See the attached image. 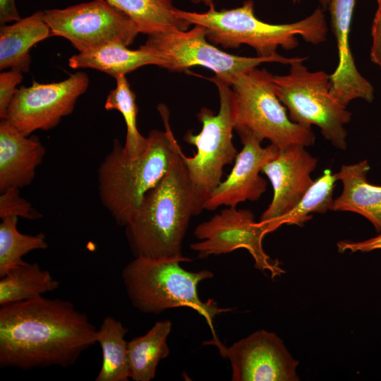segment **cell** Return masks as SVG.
I'll list each match as a JSON object with an SVG mask.
<instances>
[{"instance_id":"6da1fadb","label":"cell","mask_w":381,"mask_h":381,"mask_svg":"<svg viewBox=\"0 0 381 381\" xmlns=\"http://www.w3.org/2000/svg\"><path fill=\"white\" fill-rule=\"evenodd\" d=\"M97 338L96 327L68 301L41 296L0 308L1 368H67Z\"/></svg>"},{"instance_id":"7a4b0ae2","label":"cell","mask_w":381,"mask_h":381,"mask_svg":"<svg viewBox=\"0 0 381 381\" xmlns=\"http://www.w3.org/2000/svg\"><path fill=\"white\" fill-rule=\"evenodd\" d=\"M180 150L162 180L145 195L125 226L135 258L188 262L181 248L190 220L203 208L190 181Z\"/></svg>"},{"instance_id":"3957f363","label":"cell","mask_w":381,"mask_h":381,"mask_svg":"<svg viewBox=\"0 0 381 381\" xmlns=\"http://www.w3.org/2000/svg\"><path fill=\"white\" fill-rule=\"evenodd\" d=\"M157 109L165 130L150 131L145 150L137 157H128L114 139L97 169L100 201L121 226L133 219L145 195L162 180L181 150L169 124L168 108L160 104Z\"/></svg>"},{"instance_id":"277c9868","label":"cell","mask_w":381,"mask_h":381,"mask_svg":"<svg viewBox=\"0 0 381 381\" xmlns=\"http://www.w3.org/2000/svg\"><path fill=\"white\" fill-rule=\"evenodd\" d=\"M321 6L307 17L291 23L271 24L258 18L254 12V1L246 0L243 5L232 9L217 11L210 6L204 13L175 8V14L191 25L205 28L206 37L212 44L225 49H237L241 44L253 48L258 56L274 57L277 49H296V37L301 36L313 45L327 40L328 27Z\"/></svg>"},{"instance_id":"5b68a950","label":"cell","mask_w":381,"mask_h":381,"mask_svg":"<svg viewBox=\"0 0 381 381\" xmlns=\"http://www.w3.org/2000/svg\"><path fill=\"white\" fill-rule=\"evenodd\" d=\"M179 259L135 258L122 270L126 294L136 309L143 313H160L187 307L198 312L213 330V320L230 308H219L216 301H202L198 285L213 277L207 270L190 272L181 267Z\"/></svg>"},{"instance_id":"8992f818","label":"cell","mask_w":381,"mask_h":381,"mask_svg":"<svg viewBox=\"0 0 381 381\" xmlns=\"http://www.w3.org/2000/svg\"><path fill=\"white\" fill-rule=\"evenodd\" d=\"M216 85L220 107L217 114L202 107L197 117L202 123L196 135L187 132L183 140L196 147L193 157L182 152L190 181L202 208L212 191L222 181L224 167L236 159L237 150L232 142L236 121L237 99L231 85L217 76L208 78ZM204 210V208H203Z\"/></svg>"},{"instance_id":"52a82bcc","label":"cell","mask_w":381,"mask_h":381,"mask_svg":"<svg viewBox=\"0 0 381 381\" xmlns=\"http://www.w3.org/2000/svg\"><path fill=\"white\" fill-rule=\"evenodd\" d=\"M299 57L290 65L286 75H274L275 93L289 111V119L300 125L318 126L325 140L339 150L347 146L344 126L351 112L330 92V75L324 71H310Z\"/></svg>"},{"instance_id":"ba28073f","label":"cell","mask_w":381,"mask_h":381,"mask_svg":"<svg viewBox=\"0 0 381 381\" xmlns=\"http://www.w3.org/2000/svg\"><path fill=\"white\" fill-rule=\"evenodd\" d=\"M273 75L266 69L254 68L233 80L231 86L237 99L234 130L248 131L261 142L267 139L279 149L313 145L314 132L289 119L275 93Z\"/></svg>"},{"instance_id":"9c48e42d","label":"cell","mask_w":381,"mask_h":381,"mask_svg":"<svg viewBox=\"0 0 381 381\" xmlns=\"http://www.w3.org/2000/svg\"><path fill=\"white\" fill-rule=\"evenodd\" d=\"M142 47L159 61V67L170 71H187L193 66H203L229 85L240 73L263 63L291 64L299 57L241 56L223 52L208 42L205 29L194 25L189 30H174L149 35Z\"/></svg>"},{"instance_id":"30bf717a","label":"cell","mask_w":381,"mask_h":381,"mask_svg":"<svg viewBox=\"0 0 381 381\" xmlns=\"http://www.w3.org/2000/svg\"><path fill=\"white\" fill-rule=\"evenodd\" d=\"M43 11L52 36L67 39L79 52L109 43L128 47L140 33L134 20L107 0Z\"/></svg>"},{"instance_id":"8fae6325","label":"cell","mask_w":381,"mask_h":381,"mask_svg":"<svg viewBox=\"0 0 381 381\" xmlns=\"http://www.w3.org/2000/svg\"><path fill=\"white\" fill-rule=\"evenodd\" d=\"M267 233L262 223L255 222L250 210L227 207L196 226L194 236L200 241L190 247L200 258L246 249L255 261V268L269 272L271 277L274 278L285 271L279 262L272 260L263 249L262 239Z\"/></svg>"},{"instance_id":"7c38bea8","label":"cell","mask_w":381,"mask_h":381,"mask_svg":"<svg viewBox=\"0 0 381 381\" xmlns=\"http://www.w3.org/2000/svg\"><path fill=\"white\" fill-rule=\"evenodd\" d=\"M88 86V75L78 71L60 82H34L30 87H20L15 92L5 119L26 136L37 130H50L73 112L78 99Z\"/></svg>"},{"instance_id":"4fadbf2b","label":"cell","mask_w":381,"mask_h":381,"mask_svg":"<svg viewBox=\"0 0 381 381\" xmlns=\"http://www.w3.org/2000/svg\"><path fill=\"white\" fill-rule=\"evenodd\" d=\"M206 344L216 346L231 363L232 381H298L299 362L273 332L256 331L226 347L213 336Z\"/></svg>"},{"instance_id":"5bb4252c","label":"cell","mask_w":381,"mask_h":381,"mask_svg":"<svg viewBox=\"0 0 381 381\" xmlns=\"http://www.w3.org/2000/svg\"><path fill=\"white\" fill-rule=\"evenodd\" d=\"M243 148L226 179L212 191L203 208L214 210L221 206L234 207L246 200L255 201L266 191L267 181L260 175L265 165L279 154V148L270 143L263 147L250 133L237 131Z\"/></svg>"},{"instance_id":"9a60e30c","label":"cell","mask_w":381,"mask_h":381,"mask_svg":"<svg viewBox=\"0 0 381 381\" xmlns=\"http://www.w3.org/2000/svg\"><path fill=\"white\" fill-rule=\"evenodd\" d=\"M317 164V158L304 146L293 145L279 149L278 155L264 166L262 172L272 183L273 198L259 222L268 232V226L291 210L313 185L310 174Z\"/></svg>"},{"instance_id":"2e32d148","label":"cell","mask_w":381,"mask_h":381,"mask_svg":"<svg viewBox=\"0 0 381 381\" xmlns=\"http://www.w3.org/2000/svg\"><path fill=\"white\" fill-rule=\"evenodd\" d=\"M356 0H329L330 26L337 41L339 61L330 75V92L346 107L355 99L371 102L374 87L358 71L349 45V33Z\"/></svg>"},{"instance_id":"e0dca14e","label":"cell","mask_w":381,"mask_h":381,"mask_svg":"<svg viewBox=\"0 0 381 381\" xmlns=\"http://www.w3.org/2000/svg\"><path fill=\"white\" fill-rule=\"evenodd\" d=\"M45 153V147L37 136H26L7 119H1L0 193L30 185Z\"/></svg>"},{"instance_id":"ac0fdd59","label":"cell","mask_w":381,"mask_h":381,"mask_svg":"<svg viewBox=\"0 0 381 381\" xmlns=\"http://www.w3.org/2000/svg\"><path fill=\"white\" fill-rule=\"evenodd\" d=\"M370 165L367 160L342 165L334 174L341 181V195L334 200L331 210L349 211L362 215L381 232V186L370 183L367 174Z\"/></svg>"},{"instance_id":"d6986e66","label":"cell","mask_w":381,"mask_h":381,"mask_svg":"<svg viewBox=\"0 0 381 381\" xmlns=\"http://www.w3.org/2000/svg\"><path fill=\"white\" fill-rule=\"evenodd\" d=\"M51 36L50 28L42 11L20 18L12 25H1L0 69L28 72L31 64L30 49Z\"/></svg>"},{"instance_id":"ffe728a7","label":"cell","mask_w":381,"mask_h":381,"mask_svg":"<svg viewBox=\"0 0 381 381\" xmlns=\"http://www.w3.org/2000/svg\"><path fill=\"white\" fill-rule=\"evenodd\" d=\"M159 64V59L141 46L131 50L119 43H109L81 52L68 59L72 68H93L114 78L143 66Z\"/></svg>"},{"instance_id":"44dd1931","label":"cell","mask_w":381,"mask_h":381,"mask_svg":"<svg viewBox=\"0 0 381 381\" xmlns=\"http://www.w3.org/2000/svg\"><path fill=\"white\" fill-rule=\"evenodd\" d=\"M171 327L169 320L157 321L146 334L128 341L129 378L134 381L155 378L158 363L169 354L167 338Z\"/></svg>"},{"instance_id":"7402d4cb","label":"cell","mask_w":381,"mask_h":381,"mask_svg":"<svg viewBox=\"0 0 381 381\" xmlns=\"http://www.w3.org/2000/svg\"><path fill=\"white\" fill-rule=\"evenodd\" d=\"M130 16L140 33L149 35L187 30L191 25L175 14L171 0H107Z\"/></svg>"},{"instance_id":"603a6c76","label":"cell","mask_w":381,"mask_h":381,"mask_svg":"<svg viewBox=\"0 0 381 381\" xmlns=\"http://www.w3.org/2000/svg\"><path fill=\"white\" fill-rule=\"evenodd\" d=\"M0 278V306L41 296L60 285L49 271L42 270L37 262H26Z\"/></svg>"},{"instance_id":"cb8c5ba5","label":"cell","mask_w":381,"mask_h":381,"mask_svg":"<svg viewBox=\"0 0 381 381\" xmlns=\"http://www.w3.org/2000/svg\"><path fill=\"white\" fill-rule=\"evenodd\" d=\"M128 329L111 316L106 317L97 329V342L102 353L100 370L95 381H128L129 380L128 341Z\"/></svg>"},{"instance_id":"d4e9b609","label":"cell","mask_w":381,"mask_h":381,"mask_svg":"<svg viewBox=\"0 0 381 381\" xmlns=\"http://www.w3.org/2000/svg\"><path fill=\"white\" fill-rule=\"evenodd\" d=\"M336 181L331 170L325 169L291 210L268 226L269 232L275 231L283 224L301 226L311 219L313 213L324 214L331 210Z\"/></svg>"},{"instance_id":"484cf974","label":"cell","mask_w":381,"mask_h":381,"mask_svg":"<svg viewBox=\"0 0 381 381\" xmlns=\"http://www.w3.org/2000/svg\"><path fill=\"white\" fill-rule=\"evenodd\" d=\"M17 217L1 219L0 223V277L11 270L25 265L23 257L35 250L48 248L43 232L36 235L20 233L17 228Z\"/></svg>"},{"instance_id":"4316f807","label":"cell","mask_w":381,"mask_h":381,"mask_svg":"<svg viewBox=\"0 0 381 381\" xmlns=\"http://www.w3.org/2000/svg\"><path fill=\"white\" fill-rule=\"evenodd\" d=\"M115 79L116 87L109 92L104 108L106 110H117L123 116L126 126L123 151L128 157H135L147 148V137L142 135L137 128L138 108L135 103V95L131 89L126 75H119Z\"/></svg>"},{"instance_id":"83f0119b","label":"cell","mask_w":381,"mask_h":381,"mask_svg":"<svg viewBox=\"0 0 381 381\" xmlns=\"http://www.w3.org/2000/svg\"><path fill=\"white\" fill-rule=\"evenodd\" d=\"M20 188L7 189L0 195V217H17L35 220L42 214L35 209L30 202L20 195Z\"/></svg>"},{"instance_id":"f1b7e54d","label":"cell","mask_w":381,"mask_h":381,"mask_svg":"<svg viewBox=\"0 0 381 381\" xmlns=\"http://www.w3.org/2000/svg\"><path fill=\"white\" fill-rule=\"evenodd\" d=\"M23 80V73L11 70L0 73V118L5 119L8 108L16 91V86Z\"/></svg>"},{"instance_id":"f546056e","label":"cell","mask_w":381,"mask_h":381,"mask_svg":"<svg viewBox=\"0 0 381 381\" xmlns=\"http://www.w3.org/2000/svg\"><path fill=\"white\" fill-rule=\"evenodd\" d=\"M371 37L370 61L381 69V0H377V7L371 26Z\"/></svg>"},{"instance_id":"4dcf8cb0","label":"cell","mask_w":381,"mask_h":381,"mask_svg":"<svg viewBox=\"0 0 381 381\" xmlns=\"http://www.w3.org/2000/svg\"><path fill=\"white\" fill-rule=\"evenodd\" d=\"M337 246L339 253L347 250L354 253L381 250V232L377 236L362 241H341Z\"/></svg>"},{"instance_id":"1f68e13d","label":"cell","mask_w":381,"mask_h":381,"mask_svg":"<svg viewBox=\"0 0 381 381\" xmlns=\"http://www.w3.org/2000/svg\"><path fill=\"white\" fill-rule=\"evenodd\" d=\"M20 18L15 0H0L1 25L8 22L18 21Z\"/></svg>"},{"instance_id":"d6a6232c","label":"cell","mask_w":381,"mask_h":381,"mask_svg":"<svg viewBox=\"0 0 381 381\" xmlns=\"http://www.w3.org/2000/svg\"><path fill=\"white\" fill-rule=\"evenodd\" d=\"M194 4H203L205 6H210L214 5V0H190Z\"/></svg>"},{"instance_id":"836d02e7","label":"cell","mask_w":381,"mask_h":381,"mask_svg":"<svg viewBox=\"0 0 381 381\" xmlns=\"http://www.w3.org/2000/svg\"><path fill=\"white\" fill-rule=\"evenodd\" d=\"M320 4H321V8L324 11L327 10V8H328L329 0H320Z\"/></svg>"}]
</instances>
